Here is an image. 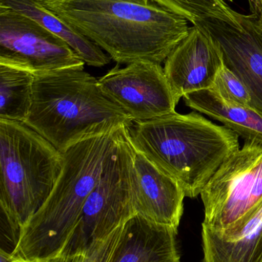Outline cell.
I'll list each match as a JSON object with an SVG mask.
<instances>
[{"label":"cell","instance_id":"6da1fadb","mask_svg":"<svg viewBox=\"0 0 262 262\" xmlns=\"http://www.w3.org/2000/svg\"><path fill=\"white\" fill-rule=\"evenodd\" d=\"M118 64H161L187 36L188 20L150 0H43Z\"/></svg>","mask_w":262,"mask_h":262},{"label":"cell","instance_id":"7a4b0ae2","mask_svg":"<svg viewBox=\"0 0 262 262\" xmlns=\"http://www.w3.org/2000/svg\"><path fill=\"white\" fill-rule=\"evenodd\" d=\"M133 149L173 178L186 197L203 192L221 165L239 149V136L198 114H169L126 130Z\"/></svg>","mask_w":262,"mask_h":262},{"label":"cell","instance_id":"3957f363","mask_svg":"<svg viewBox=\"0 0 262 262\" xmlns=\"http://www.w3.org/2000/svg\"><path fill=\"white\" fill-rule=\"evenodd\" d=\"M126 128L83 140L63 152V168L50 195L17 234L10 252L14 258L46 262L61 254Z\"/></svg>","mask_w":262,"mask_h":262},{"label":"cell","instance_id":"277c9868","mask_svg":"<svg viewBox=\"0 0 262 262\" xmlns=\"http://www.w3.org/2000/svg\"><path fill=\"white\" fill-rule=\"evenodd\" d=\"M23 123L62 154L83 140L134 124L84 67L35 75L32 107Z\"/></svg>","mask_w":262,"mask_h":262},{"label":"cell","instance_id":"5b68a950","mask_svg":"<svg viewBox=\"0 0 262 262\" xmlns=\"http://www.w3.org/2000/svg\"><path fill=\"white\" fill-rule=\"evenodd\" d=\"M63 154L23 122L0 120V209L17 232L47 200Z\"/></svg>","mask_w":262,"mask_h":262},{"label":"cell","instance_id":"8992f818","mask_svg":"<svg viewBox=\"0 0 262 262\" xmlns=\"http://www.w3.org/2000/svg\"><path fill=\"white\" fill-rule=\"evenodd\" d=\"M200 195L205 211L203 229L227 237L243 228L262 206V140H245Z\"/></svg>","mask_w":262,"mask_h":262},{"label":"cell","instance_id":"52a82bcc","mask_svg":"<svg viewBox=\"0 0 262 262\" xmlns=\"http://www.w3.org/2000/svg\"><path fill=\"white\" fill-rule=\"evenodd\" d=\"M126 130L106 158L99 181L86 200L73 233L59 255L85 249L136 215L133 205L134 149Z\"/></svg>","mask_w":262,"mask_h":262},{"label":"cell","instance_id":"ba28073f","mask_svg":"<svg viewBox=\"0 0 262 262\" xmlns=\"http://www.w3.org/2000/svg\"><path fill=\"white\" fill-rule=\"evenodd\" d=\"M0 64L34 75L85 66L64 40L26 15L1 6Z\"/></svg>","mask_w":262,"mask_h":262},{"label":"cell","instance_id":"9c48e42d","mask_svg":"<svg viewBox=\"0 0 262 262\" xmlns=\"http://www.w3.org/2000/svg\"><path fill=\"white\" fill-rule=\"evenodd\" d=\"M98 84L133 123L176 112L178 102L160 64L137 61L125 68L118 64L100 78Z\"/></svg>","mask_w":262,"mask_h":262},{"label":"cell","instance_id":"30bf717a","mask_svg":"<svg viewBox=\"0 0 262 262\" xmlns=\"http://www.w3.org/2000/svg\"><path fill=\"white\" fill-rule=\"evenodd\" d=\"M234 15L235 23L207 18L194 25L213 38L224 64L246 84L255 108L262 112V19L252 13Z\"/></svg>","mask_w":262,"mask_h":262},{"label":"cell","instance_id":"8fae6325","mask_svg":"<svg viewBox=\"0 0 262 262\" xmlns=\"http://www.w3.org/2000/svg\"><path fill=\"white\" fill-rule=\"evenodd\" d=\"M223 64L213 38L193 25L165 61V73L177 101L188 94L210 89Z\"/></svg>","mask_w":262,"mask_h":262},{"label":"cell","instance_id":"7c38bea8","mask_svg":"<svg viewBox=\"0 0 262 262\" xmlns=\"http://www.w3.org/2000/svg\"><path fill=\"white\" fill-rule=\"evenodd\" d=\"M133 169L135 214L152 223L178 229L186 197L180 185L135 149Z\"/></svg>","mask_w":262,"mask_h":262},{"label":"cell","instance_id":"4fadbf2b","mask_svg":"<svg viewBox=\"0 0 262 262\" xmlns=\"http://www.w3.org/2000/svg\"><path fill=\"white\" fill-rule=\"evenodd\" d=\"M178 229L134 215L109 262H180Z\"/></svg>","mask_w":262,"mask_h":262},{"label":"cell","instance_id":"5bb4252c","mask_svg":"<svg viewBox=\"0 0 262 262\" xmlns=\"http://www.w3.org/2000/svg\"><path fill=\"white\" fill-rule=\"evenodd\" d=\"M187 107L223 123L245 140H262V112L223 99L212 89L183 97Z\"/></svg>","mask_w":262,"mask_h":262},{"label":"cell","instance_id":"9a60e30c","mask_svg":"<svg viewBox=\"0 0 262 262\" xmlns=\"http://www.w3.org/2000/svg\"><path fill=\"white\" fill-rule=\"evenodd\" d=\"M0 6L26 15L64 40L88 66L103 67L112 59L103 49L48 9L43 0H0Z\"/></svg>","mask_w":262,"mask_h":262},{"label":"cell","instance_id":"2e32d148","mask_svg":"<svg viewBox=\"0 0 262 262\" xmlns=\"http://www.w3.org/2000/svg\"><path fill=\"white\" fill-rule=\"evenodd\" d=\"M201 262H262V206L254 216L230 236L203 229Z\"/></svg>","mask_w":262,"mask_h":262},{"label":"cell","instance_id":"e0dca14e","mask_svg":"<svg viewBox=\"0 0 262 262\" xmlns=\"http://www.w3.org/2000/svg\"><path fill=\"white\" fill-rule=\"evenodd\" d=\"M35 75L0 64V120L23 122L32 104Z\"/></svg>","mask_w":262,"mask_h":262},{"label":"cell","instance_id":"ac0fdd59","mask_svg":"<svg viewBox=\"0 0 262 262\" xmlns=\"http://www.w3.org/2000/svg\"><path fill=\"white\" fill-rule=\"evenodd\" d=\"M195 24L200 20L217 18L235 23V11L225 0H150Z\"/></svg>","mask_w":262,"mask_h":262},{"label":"cell","instance_id":"d6986e66","mask_svg":"<svg viewBox=\"0 0 262 262\" xmlns=\"http://www.w3.org/2000/svg\"><path fill=\"white\" fill-rule=\"evenodd\" d=\"M126 223L115 229L107 236L96 240L85 249L72 253L58 255L46 262H109L119 244Z\"/></svg>","mask_w":262,"mask_h":262},{"label":"cell","instance_id":"ffe728a7","mask_svg":"<svg viewBox=\"0 0 262 262\" xmlns=\"http://www.w3.org/2000/svg\"><path fill=\"white\" fill-rule=\"evenodd\" d=\"M210 89L226 101L255 108L252 95L246 84L225 64L217 73Z\"/></svg>","mask_w":262,"mask_h":262},{"label":"cell","instance_id":"44dd1931","mask_svg":"<svg viewBox=\"0 0 262 262\" xmlns=\"http://www.w3.org/2000/svg\"><path fill=\"white\" fill-rule=\"evenodd\" d=\"M251 13L262 19V0H248Z\"/></svg>","mask_w":262,"mask_h":262},{"label":"cell","instance_id":"7402d4cb","mask_svg":"<svg viewBox=\"0 0 262 262\" xmlns=\"http://www.w3.org/2000/svg\"><path fill=\"white\" fill-rule=\"evenodd\" d=\"M0 262H26L15 259L11 255L10 252H7L4 249L0 250Z\"/></svg>","mask_w":262,"mask_h":262},{"label":"cell","instance_id":"603a6c76","mask_svg":"<svg viewBox=\"0 0 262 262\" xmlns=\"http://www.w3.org/2000/svg\"><path fill=\"white\" fill-rule=\"evenodd\" d=\"M231 1H232V0H231Z\"/></svg>","mask_w":262,"mask_h":262}]
</instances>
